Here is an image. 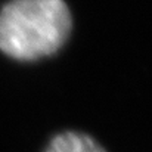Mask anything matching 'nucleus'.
Returning a JSON list of instances; mask_svg holds the SVG:
<instances>
[{
	"label": "nucleus",
	"instance_id": "f257e3e1",
	"mask_svg": "<svg viewBox=\"0 0 152 152\" xmlns=\"http://www.w3.org/2000/svg\"><path fill=\"white\" fill-rule=\"evenodd\" d=\"M71 30L72 15L65 0H9L0 7V52L19 62L55 55Z\"/></svg>",
	"mask_w": 152,
	"mask_h": 152
},
{
	"label": "nucleus",
	"instance_id": "f03ea898",
	"mask_svg": "<svg viewBox=\"0 0 152 152\" xmlns=\"http://www.w3.org/2000/svg\"><path fill=\"white\" fill-rule=\"evenodd\" d=\"M42 152H108L92 134L78 130H64L53 134Z\"/></svg>",
	"mask_w": 152,
	"mask_h": 152
}]
</instances>
